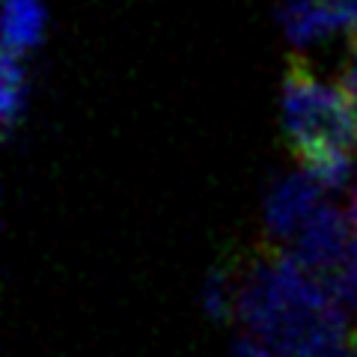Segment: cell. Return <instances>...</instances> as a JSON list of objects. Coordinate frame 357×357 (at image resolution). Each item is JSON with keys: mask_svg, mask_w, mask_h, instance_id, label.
<instances>
[{"mask_svg": "<svg viewBox=\"0 0 357 357\" xmlns=\"http://www.w3.org/2000/svg\"><path fill=\"white\" fill-rule=\"evenodd\" d=\"M283 131L292 158L325 188L345 182L357 161V105L292 54L283 75Z\"/></svg>", "mask_w": 357, "mask_h": 357, "instance_id": "1", "label": "cell"}, {"mask_svg": "<svg viewBox=\"0 0 357 357\" xmlns=\"http://www.w3.org/2000/svg\"><path fill=\"white\" fill-rule=\"evenodd\" d=\"M321 185L319 178H312L310 173H298V176H289L283 178L280 185L268 194V203H265V218H268V227L271 232L283 238H292L298 236V229L310 220V215L316 211L321 203Z\"/></svg>", "mask_w": 357, "mask_h": 357, "instance_id": "2", "label": "cell"}, {"mask_svg": "<svg viewBox=\"0 0 357 357\" xmlns=\"http://www.w3.org/2000/svg\"><path fill=\"white\" fill-rule=\"evenodd\" d=\"M45 30L42 0H3V48L24 54L36 48Z\"/></svg>", "mask_w": 357, "mask_h": 357, "instance_id": "3", "label": "cell"}, {"mask_svg": "<svg viewBox=\"0 0 357 357\" xmlns=\"http://www.w3.org/2000/svg\"><path fill=\"white\" fill-rule=\"evenodd\" d=\"M27 96V72H24V54L6 51L3 48V75H0V116H3V128L13 131L15 122L24 110Z\"/></svg>", "mask_w": 357, "mask_h": 357, "instance_id": "4", "label": "cell"}, {"mask_svg": "<svg viewBox=\"0 0 357 357\" xmlns=\"http://www.w3.org/2000/svg\"><path fill=\"white\" fill-rule=\"evenodd\" d=\"M333 27L321 0H286V30L295 42H312Z\"/></svg>", "mask_w": 357, "mask_h": 357, "instance_id": "5", "label": "cell"}, {"mask_svg": "<svg viewBox=\"0 0 357 357\" xmlns=\"http://www.w3.org/2000/svg\"><path fill=\"white\" fill-rule=\"evenodd\" d=\"M333 24L349 33V45L357 42V0H321Z\"/></svg>", "mask_w": 357, "mask_h": 357, "instance_id": "6", "label": "cell"}, {"mask_svg": "<svg viewBox=\"0 0 357 357\" xmlns=\"http://www.w3.org/2000/svg\"><path fill=\"white\" fill-rule=\"evenodd\" d=\"M345 298L357 301V227L351 232V248L349 259H345Z\"/></svg>", "mask_w": 357, "mask_h": 357, "instance_id": "7", "label": "cell"}, {"mask_svg": "<svg viewBox=\"0 0 357 357\" xmlns=\"http://www.w3.org/2000/svg\"><path fill=\"white\" fill-rule=\"evenodd\" d=\"M351 223H354V227H357V194H354V199H351Z\"/></svg>", "mask_w": 357, "mask_h": 357, "instance_id": "8", "label": "cell"}]
</instances>
